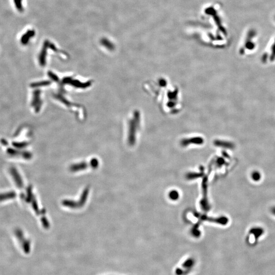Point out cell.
<instances>
[{
    "instance_id": "1",
    "label": "cell",
    "mask_w": 275,
    "mask_h": 275,
    "mask_svg": "<svg viewBox=\"0 0 275 275\" xmlns=\"http://www.w3.org/2000/svg\"><path fill=\"white\" fill-rule=\"evenodd\" d=\"M35 35V31L34 30H28L27 32L24 34L21 38V43L23 45L27 44L31 39L33 38Z\"/></svg>"
},
{
    "instance_id": "7",
    "label": "cell",
    "mask_w": 275,
    "mask_h": 275,
    "mask_svg": "<svg viewBox=\"0 0 275 275\" xmlns=\"http://www.w3.org/2000/svg\"><path fill=\"white\" fill-rule=\"evenodd\" d=\"M271 211H272V213H273V214H274V215H275V206H274V207H273L272 208V209H271Z\"/></svg>"
},
{
    "instance_id": "6",
    "label": "cell",
    "mask_w": 275,
    "mask_h": 275,
    "mask_svg": "<svg viewBox=\"0 0 275 275\" xmlns=\"http://www.w3.org/2000/svg\"><path fill=\"white\" fill-rule=\"evenodd\" d=\"M171 198L173 200H176L178 197V194L176 191H172L170 194Z\"/></svg>"
},
{
    "instance_id": "5",
    "label": "cell",
    "mask_w": 275,
    "mask_h": 275,
    "mask_svg": "<svg viewBox=\"0 0 275 275\" xmlns=\"http://www.w3.org/2000/svg\"><path fill=\"white\" fill-rule=\"evenodd\" d=\"M252 178L254 181H259L261 178V174L258 171H254L252 173Z\"/></svg>"
},
{
    "instance_id": "4",
    "label": "cell",
    "mask_w": 275,
    "mask_h": 275,
    "mask_svg": "<svg viewBox=\"0 0 275 275\" xmlns=\"http://www.w3.org/2000/svg\"><path fill=\"white\" fill-rule=\"evenodd\" d=\"M15 7L17 10L19 12H23L24 11V7L23 4V0H13Z\"/></svg>"
},
{
    "instance_id": "2",
    "label": "cell",
    "mask_w": 275,
    "mask_h": 275,
    "mask_svg": "<svg viewBox=\"0 0 275 275\" xmlns=\"http://www.w3.org/2000/svg\"><path fill=\"white\" fill-rule=\"evenodd\" d=\"M263 232H264L263 229L260 227L252 228L250 230V233L252 235H253L256 239H258L259 237H260L263 234Z\"/></svg>"
},
{
    "instance_id": "3",
    "label": "cell",
    "mask_w": 275,
    "mask_h": 275,
    "mask_svg": "<svg viewBox=\"0 0 275 275\" xmlns=\"http://www.w3.org/2000/svg\"><path fill=\"white\" fill-rule=\"evenodd\" d=\"M101 43L104 46H105V47H107V49H108L110 50H112L114 48V46L113 45V43L107 39H102Z\"/></svg>"
}]
</instances>
